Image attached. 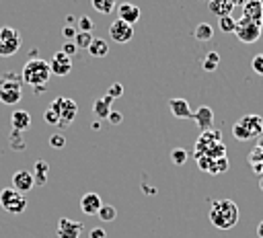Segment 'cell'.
<instances>
[{
  "label": "cell",
  "mask_w": 263,
  "mask_h": 238,
  "mask_svg": "<svg viewBox=\"0 0 263 238\" xmlns=\"http://www.w3.org/2000/svg\"><path fill=\"white\" fill-rule=\"evenodd\" d=\"M49 109H53V111L58 113V119H60V125H58V127H66V125H70V123L76 119V113H78V105H76V101L66 98V96H58V98L49 105Z\"/></svg>",
  "instance_id": "obj_6"
},
{
  "label": "cell",
  "mask_w": 263,
  "mask_h": 238,
  "mask_svg": "<svg viewBox=\"0 0 263 238\" xmlns=\"http://www.w3.org/2000/svg\"><path fill=\"white\" fill-rule=\"evenodd\" d=\"M66 144V137L62 135V133H53L51 137H49V146L51 148H62Z\"/></svg>",
  "instance_id": "obj_36"
},
{
  "label": "cell",
  "mask_w": 263,
  "mask_h": 238,
  "mask_svg": "<svg viewBox=\"0 0 263 238\" xmlns=\"http://www.w3.org/2000/svg\"><path fill=\"white\" fill-rule=\"evenodd\" d=\"M47 176H49V164L45 160H37L35 162V168H33V179H35V185H45L47 183Z\"/></svg>",
  "instance_id": "obj_22"
},
{
  "label": "cell",
  "mask_w": 263,
  "mask_h": 238,
  "mask_svg": "<svg viewBox=\"0 0 263 238\" xmlns=\"http://www.w3.org/2000/svg\"><path fill=\"white\" fill-rule=\"evenodd\" d=\"M220 29H222L224 33H234V29H236V18H234L232 14L222 16V18H220Z\"/></svg>",
  "instance_id": "obj_30"
},
{
  "label": "cell",
  "mask_w": 263,
  "mask_h": 238,
  "mask_svg": "<svg viewBox=\"0 0 263 238\" xmlns=\"http://www.w3.org/2000/svg\"><path fill=\"white\" fill-rule=\"evenodd\" d=\"M218 144H222V137H220V131L216 129H210V131H203L199 137H197V144H195V156H205L212 148H216Z\"/></svg>",
  "instance_id": "obj_10"
},
{
  "label": "cell",
  "mask_w": 263,
  "mask_h": 238,
  "mask_svg": "<svg viewBox=\"0 0 263 238\" xmlns=\"http://www.w3.org/2000/svg\"><path fill=\"white\" fill-rule=\"evenodd\" d=\"M23 98V78L16 72H6L0 76V103L16 105Z\"/></svg>",
  "instance_id": "obj_3"
},
{
  "label": "cell",
  "mask_w": 263,
  "mask_h": 238,
  "mask_svg": "<svg viewBox=\"0 0 263 238\" xmlns=\"http://www.w3.org/2000/svg\"><path fill=\"white\" fill-rule=\"evenodd\" d=\"M109 37L115 43H127L134 37V27L127 25V23H123V21H119V18H115L111 23V27H109Z\"/></svg>",
  "instance_id": "obj_11"
},
{
  "label": "cell",
  "mask_w": 263,
  "mask_h": 238,
  "mask_svg": "<svg viewBox=\"0 0 263 238\" xmlns=\"http://www.w3.org/2000/svg\"><path fill=\"white\" fill-rule=\"evenodd\" d=\"M92 27H95V23H92V18L90 16H80L78 18V31L80 33H92Z\"/></svg>",
  "instance_id": "obj_31"
},
{
  "label": "cell",
  "mask_w": 263,
  "mask_h": 238,
  "mask_svg": "<svg viewBox=\"0 0 263 238\" xmlns=\"http://www.w3.org/2000/svg\"><path fill=\"white\" fill-rule=\"evenodd\" d=\"M263 33V27L259 23H253L249 18H238L236 21V29H234V35L238 37V41L242 43H255Z\"/></svg>",
  "instance_id": "obj_8"
},
{
  "label": "cell",
  "mask_w": 263,
  "mask_h": 238,
  "mask_svg": "<svg viewBox=\"0 0 263 238\" xmlns=\"http://www.w3.org/2000/svg\"><path fill=\"white\" fill-rule=\"evenodd\" d=\"M121 94H123V86H121L119 82H113V84L107 88V96H111L113 101H115V98H119Z\"/></svg>",
  "instance_id": "obj_33"
},
{
  "label": "cell",
  "mask_w": 263,
  "mask_h": 238,
  "mask_svg": "<svg viewBox=\"0 0 263 238\" xmlns=\"http://www.w3.org/2000/svg\"><path fill=\"white\" fill-rule=\"evenodd\" d=\"M101 205H103V199L97 193H84L82 199H80V209H82L84 215H97Z\"/></svg>",
  "instance_id": "obj_15"
},
{
  "label": "cell",
  "mask_w": 263,
  "mask_h": 238,
  "mask_svg": "<svg viewBox=\"0 0 263 238\" xmlns=\"http://www.w3.org/2000/svg\"><path fill=\"white\" fill-rule=\"evenodd\" d=\"M51 76V68H49V62L41 60V57H31L25 66H23V72H21V78L25 84L39 88V86H45L47 80Z\"/></svg>",
  "instance_id": "obj_2"
},
{
  "label": "cell",
  "mask_w": 263,
  "mask_h": 238,
  "mask_svg": "<svg viewBox=\"0 0 263 238\" xmlns=\"http://www.w3.org/2000/svg\"><path fill=\"white\" fill-rule=\"evenodd\" d=\"M111 105H113V98L111 96H103V98H97L95 103H92V113H95V117L97 119H107L109 117V113H111Z\"/></svg>",
  "instance_id": "obj_20"
},
{
  "label": "cell",
  "mask_w": 263,
  "mask_h": 238,
  "mask_svg": "<svg viewBox=\"0 0 263 238\" xmlns=\"http://www.w3.org/2000/svg\"><path fill=\"white\" fill-rule=\"evenodd\" d=\"M117 18L134 27L140 21V8L136 4H132V2H121L117 6Z\"/></svg>",
  "instance_id": "obj_14"
},
{
  "label": "cell",
  "mask_w": 263,
  "mask_h": 238,
  "mask_svg": "<svg viewBox=\"0 0 263 238\" xmlns=\"http://www.w3.org/2000/svg\"><path fill=\"white\" fill-rule=\"evenodd\" d=\"M43 119H45V123H49V125H60V119H58V113L53 111V109H45V113H43Z\"/></svg>",
  "instance_id": "obj_35"
},
{
  "label": "cell",
  "mask_w": 263,
  "mask_h": 238,
  "mask_svg": "<svg viewBox=\"0 0 263 238\" xmlns=\"http://www.w3.org/2000/svg\"><path fill=\"white\" fill-rule=\"evenodd\" d=\"M60 51H64L66 55H74V53H76V45H74V41H68V43H64V47H62Z\"/></svg>",
  "instance_id": "obj_38"
},
{
  "label": "cell",
  "mask_w": 263,
  "mask_h": 238,
  "mask_svg": "<svg viewBox=\"0 0 263 238\" xmlns=\"http://www.w3.org/2000/svg\"><path fill=\"white\" fill-rule=\"evenodd\" d=\"M88 236H90V238H107V232H105L103 228H92Z\"/></svg>",
  "instance_id": "obj_40"
},
{
  "label": "cell",
  "mask_w": 263,
  "mask_h": 238,
  "mask_svg": "<svg viewBox=\"0 0 263 238\" xmlns=\"http://www.w3.org/2000/svg\"><path fill=\"white\" fill-rule=\"evenodd\" d=\"M10 125H12L14 133H23L31 127V115L27 111H14L10 115Z\"/></svg>",
  "instance_id": "obj_19"
},
{
  "label": "cell",
  "mask_w": 263,
  "mask_h": 238,
  "mask_svg": "<svg viewBox=\"0 0 263 238\" xmlns=\"http://www.w3.org/2000/svg\"><path fill=\"white\" fill-rule=\"evenodd\" d=\"M35 187V179H33V172H29V170H16L14 174H12V189H16L18 193H27V191H31Z\"/></svg>",
  "instance_id": "obj_13"
},
{
  "label": "cell",
  "mask_w": 263,
  "mask_h": 238,
  "mask_svg": "<svg viewBox=\"0 0 263 238\" xmlns=\"http://www.w3.org/2000/svg\"><path fill=\"white\" fill-rule=\"evenodd\" d=\"M0 207L12 215H21L27 209V199L16 189H2L0 191Z\"/></svg>",
  "instance_id": "obj_5"
},
{
  "label": "cell",
  "mask_w": 263,
  "mask_h": 238,
  "mask_svg": "<svg viewBox=\"0 0 263 238\" xmlns=\"http://www.w3.org/2000/svg\"><path fill=\"white\" fill-rule=\"evenodd\" d=\"M238 205L232 199H216L210 205V222L218 230H230L238 222Z\"/></svg>",
  "instance_id": "obj_1"
},
{
  "label": "cell",
  "mask_w": 263,
  "mask_h": 238,
  "mask_svg": "<svg viewBox=\"0 0 263 238\" xmlns=\"http://www.w3.org/2000/svg\"><path fill=\"white\" fill-rule=\"evenodd\" d=\"M261 189H263V179H261Z\"/></svg>",
  "instance_id": "obj_43"
},
{
  "label": "cell",
  "mask_w": 263,
  "mask_h": 238,
  "mask_svg": "<svg viewBox=\"0 0 263 238\" xmlns=\"http://www.w3.org/2000/svg\"><path fill=\"white\" fill-rule=\"evenodd\" d=\"M115 215H117V209L113 205H107V203H103L101 209H99V213H97V217L103 220V222H113Z\"/></svg>",
  "instance_id": "obj_27"
},
{
  "label": "cell",
  "mask_w": 263,
  "mask_h": 238,
  "mask_svg": "<svg viewBox=\"0 0 263 238\" xmlns=\"http://www.w3.org/2000/svg\"><path fill=\"white\" fill-rule=\"evenodd\" d=\"M21 43H23V37L16 29L12 27H2L0 29V57H8V55H14L18 49H21Z\"/></svg>",
  "instance_id": "obj_7"
},
{
  "label": "cell",
  "mask_w": 263,
  "mask_h": 238,
  "mask_svg": "<svg viewBox=\"0 0 263 238\" xmlns=\"http://www.w3.org/2000/svg\"><path fill=\"white\" fill-rule=\"evenodd\" d=\"M208 8H210V12H212L214 16L222 18V16H228L234 6H232L228 0H210V2H208Z\"/></svg>",
  "instance_id": "obj_21"
},
{
  "label": "cell",
  "mask_w": 263,
  "mask_h": 238,
  "mask_svg": "<svg viewBox=\"0 0 263 238\" xmlns=\"http://www.w3.org/2000/svg\"><path fill=\"white\" fill-rule=\"evenodd\" d=\"M107 119H109V121H111L113 125H117V123H121V121H123V115H121L119 111H111Z\"/></svg>",
  "instance_id": "obj_39"
},
{
  "label": "cell",
  "mask_w": 263,
  "mask_h": 238,
  "mask_svg": "<svg viewBox=\"0 0 263 238\" xmlns=\"http://www.w3.org/2000/svg\"><path fill=\"white\" fill-rule=\"evenodd\" d=\"M62 35H64L68 41H74V37L78 35V29H74L72 25H66V27L62 29Z\"/></svg>",
  "instance_id": "obj_37"
},
{
  "label": "cell",
  "mask_w": 263,
  "mask_h": 238,
  "mask_svg": "<svg viewBox=\"0 0 263 238\" xmlns=\"http://www.w3.org/2000/svg\"><path fill=\"white\" fill-rule=\"evenodd\" d=\"M218 64H220L218 51H208V55L203 57V70H205V72H214V70L218 68Z\"/></svg>",
  "instance_id": "obj_26"
},
{
  "label": "cell",
  "mask_w": 263,
  "mask_h": 238,
  "mask_svg": "<svg viewBox=\"0 0 263 238\" xmlns=\"http://www.w3.org/2000/svg\"><path fill=\"white\" fill-rule=\"evenodd\" d=\"M251 68H253L255 74L263 76V53H259V55H255V57L251 60Z\"/></svg>",
  "instance_id": "obj_34"
},
{
  "label": "cell",
  "mask_w": 263,
  "mask_h": 238,
  "mask_svg": "<svg viewBox=\"0 0 263 238\" xmlns=\"http://www.w3.org/2000/svg\"><path fill=\"white\" fill-rule=\"evenodd\" d=\"M171 160H173L177 166H181V164L187 162V152H185L183 148H175V150L171 152Z\"/></svg>",
  "instance_id": "obj_32"
},
{
  "label": "cell",
  "mask_w": 263,
  "mask_h": 238,
  "mask_svg": "<svg viewBox=\"0 0 263 238\" xmlns=\"http://www.w3.org/2000/svg\"><path fill=\"white\" fill-rule=\"evenodd\" d=\"M92 57H105L107 53H109V43L105 41V39H99V37H95L92 39V43L88 45V49H86Z\"/></svg>",
  "instance_id": "obj_23"
},
{
  "label": "cell",
  "mask_w": 263,
  "mask_h": 238,
  "mask_svg": "<svg viewBox=\"0 0 263 238\" xmlns=\"http://www.w3.org/2000/svg\"><path fill=\"white\" fill-rule=\"evenodd\" d=\"M228 2H230L232 6H242V4L247 2V0H228Z\"/></svg>",
  "instance_id": "obj_41"
},
{
  "label": "cell",
  "mask_w": 263,
  "mask_h": 238,
  "mask_svg": "<svg viewBox=\"0 0 263 238\" xmlns=\"http://www.w3.org/2000/svg\"><path fill=\"white\" fill-rule=\"evenodd\" d=\"M92 33H80L78 31V35L74 37V45H76V49H88V45L92 43Z\"/></svg>",
  "instance_id": "obj_28"
},
{
  "label": "cell",
  "mask_w": 263,
  "mask_h": 238,
  "mask_svg": "<svg viewBox=\"0 0 263 238\" xmlns=\"http://www.w3.org/2000/svg\"><path fill=\"white\" fill-rule=\"evenodd\" d=\"M257 236L263 238V222H259V226H257Z\"/></svg>",
  "instance_id": "obj_42"
},
{
  "label": "cell",
  "mask_w": 263,
  "mask_h": 238,
  "mask_svg": "<svg viewBox=\"0 0 263 238\" xmlns=\"http://www.w3.org/2000/svg\"><path fill=\"white\" fill-rule=\"evenodd\" d=\"M84 232V224L78 220H70V217H60L58 222V238H80V234Z\"/></svg>",
  "instance_id": "obj_9"
},
{
  "label": "cell",
  "mask_w": 263,
  "mask_h": 238,
  "mask_svg": "<svg viewBox=\"0 0 263 238\" xmlns=\"http://www.w3.org/2000/svg\"><path fill=\"white\" fill-rule=\"evenodd\" d=\"M49 68H51V74L53 76H66L72 70V60L64 51H55L53 57H51V62H49Z\"/></svg>",
  "instance_id": "obj_12"
},
{
  "label": "cell",
  "mask_w": 263,
  "mask_h": 238,
  "mask_svg": "<svg viewBox=\"0 0 263 238\" xmlns=\"http://www.w3.org/2000/svg\"><path fill=\"white\" fill-rule=\"evenodd\" d=\"M90 4L101 14H111L117 8V0H90Z\"/></svg>",
  "instance_id": "obj_24"
},
{
  "label": "cell",
  "mask_w": 263,
  "mask_h": 238,
  "mask_svg": "<svg viewBox=\"0 0 263 238\" xmlns=\"http://www.w3.org/2000/svg\"><path fill=\"white\" fill-rule=\"evenodd\" d=\"M242 16L253 21V23L263 25V2L261 0H247L242 4Z\"/></svg>",
  "instance_id": "obj_16"
},
{
  "label": "cell",
  "mask_w": 263,
  "mask_h": 238,
  "mask_svg": "<svg viewBox=\"0 0 263 238\" xmlns=\"http://www.w3.org/2000/svg\"><path fill=\"white\" fill-rule=\"evenodd\" d=\"M168 109H171L173 117H177V119H191L193 117V111H191V107L185 98H171Z\"/></svg>",
  "instance_id": "obj_18"
},
{
  "label": "cell",
  "mask_w": 263,
  "mask_h": 238,
  "mask_svg": "<svg viewBox=\"0 0 263 238\" xmlns=\"http://www.w3.org/2000/svg\"><path fill=\"white\" fill-rule=\"evenodd\" d=\"M228 170V158H212V166H210V174H218V172H226Z\"/></svg>",
  "instance_id": "obj_29"
},
{
  "label": "cell",
  "mask_w": 263,
  "mask_h": 238,
  "mask_svg": "<svg viewBox=\"0 0 263 238\" xmlns=\"http://www.w3.org/2000/svg\"><path fill=\"white\" fill-rule=\"evenodd\" d=\"M193 35H195L197 41H210V39L214 37V29H212L210 23H199V25L195 27Z\"/></svg>",
  "instance_id": "obj_25"
},
{
  "label": "cell",
  "mask_w": 263,
  "mask_h": 238,
  "mask_svg": "<svg viewBox=\"0 0 263 238\" xmlns=\"http://www.w3.org/2000/svg\"><path fill=\"white\" fill-rule=\"evenodd\" d=\"M263 133V117L259 115H245L232 125V135L240 142L259 137Z\"/></svg>",
  "instance_id": "obj_4"
},
{
  "label": "cell",
  "mask_w": 263,
  "mask_h": 238,
  "mask_svg": "<svg viewBox=\"0 0 263 238\" xmlns=\"http://www.w3.org/2000/svg\"><path fill=\"white\" fill-rule=\"evenodd\" d=\"M191 119L197 123V127H199L201 131H210L212 125H214V111L203 105V107H199L197 111H193V117H191Z\"/></svg>",
  "instance_id": "obj_17"
}]
</instances>
